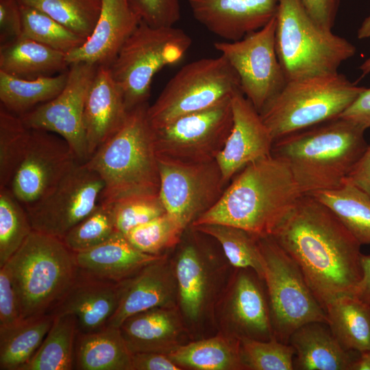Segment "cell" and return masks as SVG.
Returning <instances> with one entry per match:
<instances>
[{
  "instance_id": "1",
  "label": "cell",
  "mask_w": 370,
  "mask_h": 370,
  "mask_svg": "<svg viewBox=\"0 0 370 370\" xmlns=\"http://www.w3.org/2000/svg\"><path fill=\"white\" fill-rule=\"evenodd\" d=\"M271 236L297 263L325 310L362 276V245L325 204L303 195Z\"/></svg>"
},
{
  "instance_id": "2",
  "label": "cell",
  "mask_w": 370,
  "mask_h": 370,
  "mask_svg": "<svg viewBox=\"0 0 370 370\" xmlns=\"http://www.w3.org/2000/svg\"><path fill=\"white\" fill-rule=\"evenodd\" d=\"M303 195L288 165L270 155L242 169L191 226L221 224L271 236Z\"/></svg>"
},
{
  "instance_id": "3",
  "label": "cell",
  "mask_w": 370,
  "mask_h": 370,
  "mask_svg": "<svg viewBox=\"0 0 370 370\" xmlns=\"http://www.w3.org/2000/svg\"><path fill=\"white\" fill-rule=\"evenodd\" d=\"M365 130L337 117L283 136L271 155L289 167L304 195L341 186L368 143Z\"/></svg>"
},
{
  "instance_id": "4",
  "label": "cell",
  "mask_w": 370,
  "mask_h": 370,
  "mask_svg": "<svg viewBox=\"0 0 370 370\" xmlns=\"http://www.w3.org/2000/svg\"><path fill=\"white\" fill-rule=\"evenodd\" d=\"M145 103L130 110L123 127L86 162L104 182L99 202L158 195L160 171Z\"/></svg>"
},
{
  "instance_id": "5",
  "label": "cell",
  "mask_w": 370,
  "mask_h": 370,
  "mask_svg": "<svg viewBox=\"0 0 370 370\" xmlns=\"http://www.w3.org/2000/svg\"><path fill=\"white\" fill-rule=\"evenodd\" d=\"M5 266L22 319L49 314L78 271L75 253L62 239L34 230Z\"/></svg>"
},
{
  "instance_id": "6",
  "label": "cell",
  "mask_w": 370,
  "mask_h": 370,
  "mask_svg": "<svg viewBox=\"0 0 370 370\" xmlns=\"http://www.w3.org/2000/svg\"><path fill=\"white\" fill-rule=\"evenodd\" d=\"M275 48L287 82L338 73L356 53L347 39L310 16L301 0H278Z\"/></svg>"
},
{
  "instance_id": "7",
  "label": "cell",
  "mask_w": 370,
  "mask_h": 370,
  "mask_svg": "<svg viewBox=\"0 0 370 370\" xmlns=\"http://www.w3.org/2000/svg\"><path fill=\"white\" fill-rule=\"evenodd\" d=\"M364 88L339 73L291 80L259 113L275 141L338 117Z\"/></svg>"
},
{
  "instance_id": "8",
  "label": "cell",
  "mask_w": 370,
  "mask_h": 370,
  "mask_svg": "<svg viewBox=\"0 0 370 370\" xmlns=\"http://www.w3.org/2000/svg\"><path fill=\"white\" fill-rule=\"evenodd\" d=\"M192 44L183 29L155 27L141 21L109 66L128 111L148 103L154 75L179 63Z\"/></svg>"
},
{
  "instance_id": "9",
  "label": "cell",
  "mask_w": 370,
  "mask_h": 370,
  "mask_svg": "<svg viewBox=\"0 0 370 370\" xmlns=\"http://www.w3.org/2000/svg\"><path fill=\"white\" fill-rule=\"evenodd\" d=\"M240 91L239 77L223 56L199 59L183 66L168 82L149 106L148 119L153 128L161 127Z\"/></svg>"
},
{
  "instance_id": "10",
  "label": "cell",
  "mask_w": 370,
  "mask_h": 370,
  "mask_svg": "<svg viewBox=\"0 0 370 370\" xmlns=\"http://www.w3.org/2000/svg\"><path fill=\"white\" fill-rule=\"evenodd\" d=\"M274 336L288 344L292 333L312 321L328 323L326 313L297 263L271 236H258Z\"/></svg>"
},
{
  "instance_id": "11",
  "label": "cell",
  "mask_w": 370,
  "mask_h": 370,
  "mask_svg": "<svg viewBox=\"0 0 370 370\" xmlns=\"http://www.w3.org/2000/svg\"><path fill=\"white\" fill-rule=\"evenodd\" d=\"M232 97L152 127L158 158L184 164L215 160L232 127Z\"/></svg>"
},
{
  "instance_id": "12",
  "label": "cell",
  "mask_w": 370,
  "mask_h": 370,
  "mask_svg": "<svg viewBox=\"0 0 370 370\" xmlns=\"http://www.w3.org/2000/svg\"><path fill=\"white\" fill-rule=\"evenodd\" d=\"M275 27V16L240 40L214 44L237 73L243 94L259 112L287 82L277 55Z\"/></svg>"
},
{
  "instance_id": "13",
  "label": "cell",
  "mask_w": 370,
  "mask_h": 370,
  "mask_svg": "<svg viewBox=\"0 0 370 370\" xmlns=\"http://www.w3.org/2000/svg\"><path fill=\"white\" fill-rule=\"evenodd\" d=\"M103 188L97 173L78 163L45 197L25 208L33 230L62 239L97 208Z\"/></svg>"
},
{
  "instance_id": "14",
  "label": "cell",
  "mask_w": 370,
  "mask_h": 370,
  "mask_svg": "<svg viewBox=\"0 0 370 370\" xmlns=\"http://www.w3.org/2000/svg\"><path fill=\"white\" fill-rule=\"evenodd\" d=\"M159 197L185 230L221 198L227 184L215 160L184 164L158 159Z\"/></svg>"
},
{
  "instance_id": "15",
  "label": "cell",
  "mask_w": 370,
  "mask_h": 370,
  "mask_svg": "<svg viewBox=\"0 0 370 370\" xmlns=\"http://www.w3.org/2000/svg\"><path fill=\"white\" fill-rule=\"evenodd\" d=\"M97 67L83 62L71 64L63 90L53 99L20 115L28 128L52 132L64 138L81 163L89 158L84 111Z\"/></svg>"
},
{
  "instance_id": "16",
  "label": "cell",
  "mask_w": 370,
  "mask_h": 370,
  "mask_svg": "<svg viewBox=\"0 0 370 370\" xmlns=\"http://www.w3.org/2000/svg\"><path fill=\"white\" fill-rule=\"evenodd\" d=\"M78 163L61 136L30 129L21 159L5 188L25 208L29 207L45 197Z\"/></svg>"
},
{
  "instance_id": "17",
  "label": "cell",
  "mask_w": 370,
  "mask_h": 370,
  "mask_svg": "<svg viewBox=\"0 0 370 370\" xmlns=\"http://www.w3.org/2000/svg\"><path fill=\"white\" fill-rule=\"evenodd\" d=\"M233 123L216 161L224 182L251 162L271 155L273 138L259 112L241 91L232 97Z\"/></svg>"
},
{
  "instance_id": "18",
  "label": "cell",
  "mask_w": 370,
  "mask_h": 370,
  "mask_svg": "<svg viewBox=\"0 0 370 370\" xmlns=\"http://www.w3.org/2000/svg\"><path fill=\"white\" fill-rule=\"evenodd\" d=\"M195 20L226 41L241 39L276 14L278 0H188Z\"/></svg>"
},
{
  "instance_id": "19",
  "label": "cell",
  "mask_w": 370,
  "mask_h": 370,
  "mask_svg": "<svg viewBox=\"0 0 370 370\" xmlns=\"http://www.w3.org/2000/svg\"><path fill=\"white\" fill-rule=\"evenodd\" d=\"M140 21L130 0H101L93 31L81 47L66 54L68 64L110 66Z\"/></svg>"
},
{
  "instance_id": "20",
  "label": "cell",
  "mask_w": 370,
  "mask_h": 370,
  "mask_svg": "<svg viewBox=\"0 0 370 370\" xmlns=\"http://www.w3.org/2000/svg\"><path fill=\"white\" fill-rule=\"evenodd\" d=\"M121 294V282L94 278L78 270L75 281L49 314H73L78 332L97 331L108 325L119 306Z\"/></svg>"
},
{
  "instance_id": "21",
  "label": "cell",
  "mask_w": 370,
  "mask_h": 370,
  "mask_svg": "<svg viewBox=\"0 0 370 370\" xmlns=\"http://www.w3.org/2000/svg\"><path fill=\"white\" fill-rule=\"evenodd\" d=\"M121 284L119 304L109 326L119 328L128 317L147 310L173 308L178 297L174 269L165 256L121 281Z\"/></svg>"
},
{
  "instance_id": "22",
  "label": "cell",
  "mask_w": 370,
  "mask_h": 370,
  "mask_svg": "<svg viewBox=\"0 0 370 370\" xmlns=\"http://www.w3.org/2000/svg\"><path fill=\"white\" fill-rule=\"evenodd\" d=\"M128 112L110 67L98 66L87 93L84 111L89 158L123 127Z\"/></svg>"
},
{
  "instance_id": "23",
  "label": "cell",
  "mask_w": 370,
  "mask_h": 370,
  "mask_svg": "<svg viewBox=\"0 0 370 370\" xmlns=\"http://www.w3.org/2000/svg\"><path fill=\"white\" fill-rule=\"evenodd\" d=\"M261 279L251 269H239L234 278L227 304V315L238 338L267 341L273 331L268 297Z\"/></svg>"
},
{
  "instance_id": "24",
  "label": "cell",
  "mask_w": 370,
  "mask_h": 370,
  "mask_svg": "<svg viewBox=\"0 0 370 370\" xmlns=\"http://www.w3.org/2000/svg\"><path fill=\"white\" fill-rule=\"evenodd\" d=\"M163 256L139 251L119 232L95 247L75 253L76 265L81 273L116 282L131 278Z\"/></svg>"
},
{
  "instance_id": "25",
  "label": "cell",
  "mask_w": 370,
  "mask_h": 370,
  "mask_svg": "<svg viewBox=\"0 0 370 370\" xmlns=\"http://www.w3.org/2000/svg\"><path fill=\"white\" fill-rule=\"evenodd\" d=\"M288 344L295 350V370H351L359 354L345 349L328 324L321 321L298 328L291 335Z\"/></svg>"
},
{
  "instance_id": "26",
  "label": "cell",
  "mask_w": 370,
  "mask_h": 370,
  "mask_svg": "<svg viewBox=\"0 0 370 370\" xmlns=\"http://www.w3.org/2000/svg\"><path fill=\"white\" fill-rule=\"evenodd\" d=\"M132 354L159 352L169 354L179 345L183 332L173 308H154L135 314L119 326Z\"/></svg>"
},
{
  "instance_id": "27",
  "label": "cell",
  "mask_w": 370,
  "mask_h": 370,
  "mask_svg": "<svg viewBox=\"0 0 370 370\" xmlns=\"http://www.w3.org/2000/svg\"><path fill=\"white\" fill-rule=\"evenodd\" d=\"M66 54L20 36L1 43L0 71L23 79L51 76L68 71Z\"/></svg>"
},
{
  "instance_id": "28",
  "label": "cell",
  "mask_w": 370,
  "mask_h": 370,
  "mask_svg": "<svg viewBox=\"0 0 370 370\" xmlns=\"http://www.w3.org/2000/svg\"><path fill=\"white\" fill-rule=\"evenodd\" d=\"M74 369L132 370V353L119 328L108 325L92 332H77Z\"/></svg>"
},
{
  "instance_id": "29",
  "label": "cell",
  "mask_w": 370,
  "mask_h": 370,
  "mask_svg": "<svg viewBox=\"0 0 370 370\" xmlns=\"http://www.w3.org/2000/svg\"><path fill=\"white\" fill-rule=\"evenodd\" d=\"M328 324L347 350L370 349V305L352 295L340 296L325 308Z\"/></svg>"
},
{
  "instance_id": "30",
  "label": "cell",
  "mask_w": 370,
  "mask_h": 370,
  "mask_svg": "<svg viewBox=\"0 0 370 370\" xmlns=\"http://www.w3.org/2000/svg\"><path fill=\"white\" fill-rule=\"evenodd\" d=\"M167 355L180 367L198 370L244 369L239 339L232 334L179 345Z\"/></svg>"
},
{
  "instance_id": "31",
  "label": "cell",
  "mask_w": 370,
  "mask_h": 370,
  "mask_svg": "<svg viewBox=\"0 0 370 370\" xmlns=\"http://www.w3.org/2000/svg\"><path fill=\"white\" fill-rule=\"evenodd\" d=\"M174 272L182 312L188 319L197 321L206 304L209 278L201 253L195 245L186 244L182 247Z\"/></svg>"
},
{
  "instance_id": "32",
  "label": "cell",
  "mask_w": 370,
  "mask_h": 370,
  "mask_svg": "<svg viewBox=\"0 0 370 370\" xmlns=\"http://www.w3.org/2000/svg\"><path fill=\"white\" fill-rule=\"evenodd\" d=\"M53 321L51 314L23 319L0 328V369L20 370L32 358Z\"/></svg>"
},
{
  "instance_id": "33",
  "label": "cell",
  "mask_w": 370,
  "mask_h": 370,
  "mask_svg": "<svg viewBox=\"0 0 370 370\" xmlns=\"http://www.w3.org/2000/svg\"><path fill=\"white\" fill-rule=\"evenodd\" d=\"M67 78L68 71L34 79L19 78L0 71L1 105L20 116L56 97L64 88Z\"/></svg>"
},
{
  "instance_id": "34",
  "label": "cell",
  "mask_w": 370,
  "mask_h": 370,
  "mask_svg": "<svg viewBox=\"0 0 370 370\" xmlns=\"http://www.w3.org/2000/svg\"><path fill=\"white\" fill-rule=\"evenodd\" d=\"M328 207L362 245H370V197L347 180L338 188L309 194Z\"/></svg>"
},
{
  "instance_id": "35",
  "label": "cell",
  "mask_w": 370,
  "mask_h": 370,
  "mask_svg": "<svg viewBox=\"0 0 370 370\" xmlns=\"http://www.w3.org/2000/svg\"><path fill=\"white\" fill-rule=\"evenodd\" d=\"M53 317L52 325L40 347L20 370L74 369L77 319L71 314Z\"/></svg>"
},
{
  "instance_id": "36",
  "label": "cell",
  "mask_w": 370,
  "mask_h": 370,
  "mask_svg": "<svg viewBox=\"0 0 370 370\" xmlns=\"http://www.w3.org/2000/svg\"><path fill=\"white\" fill-rule=\"evenodd\" d=\"M193 228L218 241L233 267L251 269L263 280V259L257 236L238 227L221 224H204Z\"/></svg>"
},
{
  "instance_id": "37",
  "label": "cell",
  "mask_w": 370,
  "mask_h": 370,
  "mask_svg": "<svg viewBox=\"0 0 370 370\" xmlns=\"http://www.w3.org/2000/svg\"><path fill=\"white\" fill-rule=\"evenodd\" d=\"M49 16L87 39L96 25L101 0H17Z\"/></svg>"
},
{
  "instance_id": "38",
  "label": "cell",
  "mask_w": 370,
  "mask_h": 370,
  "mask_svg": "<svg viewBox=\"0 0 370 370\" xmlns=\"http://www.w3.org/2000/svg\"><path fill=\"white\" fill-rule=\"evenodd\" d=\"M21 36L65 54L81 47L86 40L40 11L24 5H21Z\"/></svg>"
},
{
  "instance_id": "39",
  "label": "cell",
  "mask_w": 370,
  "mask_h": 370,
  "mask_svg": "<svg viewBox=\"0 0 370 370\" xmlns=\"http://www.w3.org/2000/svg\"><path fill=\"white\" fill-rule=\"evenodd\" d=\"M33 231L24 206L5 188H0V267Z\"/></svg>"
},
{
  "instance_id": "40",
  "label": "cell",
  "mask_w": 370,
  "mask_h": 370,
  "mask_svg": "<svg viewBox=\"0 0 370 370\" xmlns=\"http://www.w3.org/2000/svg\"><path fill=\"white\" fill-rule=\"evenodd\" d=\"M30 129L21 116L0 106V188H7L25 148Z\"/></svg>"
},
{
  "instance_id": "41",
  "label": "cell",
  "mask_w": 370,
  "mask_h": 370,
  "mask_svg": "<svg viewBox=\"0 0 370 370\" xmlns=\"http://www.w3.org/2000/svg\"><path fill=\"white\" fill-rule=\"evenodd\" d=\"M113 204L99 202L97 208L62 238L74 253L84 251L106 241L115 234Z\"/></svg>"
},
{
  "instance_id": "42",
  "label": "cell",
  "mask_w": 370,
  "mask_h": 370,
  "mask_svg": "<svg viewBox=\"0 0 370 370\" xmlns=\"http://www.w3.org/2000/svg\"><path fill=\"white\" fill-rule=\"evenodd\" d=\"M185 229L165 212L132 229L125 234L130 243L139 251L154 256L179 243Z\"/></svg>"
},
{
  "instance_id": "43",
  "label": "cell",
  "mask_w": 370,
  "mask_h": 370,
  "mask_svg": "<svg viewBox=\"0 0 370 370\" xmlns=\"http://www.w3.org/2000/svg\"><path fill=\"white\" fill-rule=\"evenodd\" d=\"M239 339L240 356L244 369L293 370L294 348L275 336L267 341L247 337Z\"/></svg>"
},
{
  "instance_id": "44",
  "label": "cell",
  "mask_w": 370,
  "mask_h": 370,
  "mask_svg": "<svg viewBox=\"0 0 370 370\" xmlns=\"http://www.w3.org/2000/svg\"><path fill=\"white\" fill-rule=\"evenodd\" d=\"M112 204L116 230L124 235L166 212L159 195L128 197Z\"/></svg>"
},
{
  "instance_id": "45",
  "label": "cell",
  "mask_w": 370,
  "mask_h": 370,
  "mask_svg": "<svg viewBox=\"0 0 370 370\" xmlns=\"http://www.w3.org/2000/svg\"><path fill=\"white\" fill-rule=\"evenodd\" d=\"M141 21L155 27H172L181 18L180 0H130Z\"/></svg>"
},
{
  "instance_id": "46",
  "label": "cell",
  "mask_w": 370,
  "mask_h": 370,
  "mask_svg": "<svg viewBox=\"0 0 370 370\" xmlns=\"http://www.w3.org/2000/svg\"><path fill=\"white\" fill-rule=\"evenodd\" d=\"M22 320L10 275L4 265L0 267V328L13 326Z\"/></svg>"
},
{
  "instance_id": "47",
  "label": "cell",
  "mask_w": 370,
  "mask_h": 370,
  "mask_svg": "<svg viewBox=\"0 0 370 370\" xmlns=\"http://www.w3.org/2000/svg\"><path fill=\"white\" fill-rule=\"evenodd\" d=\"M22 34L21 5L17 0H0V42L3 43Z\"/></svg>"
},
{
  "instance_id": "48",
  "label": "cell",
  "mask_w": 370,
  "mask_h": 370,
  "mask_svg": "<svg viewBox=\"0 0 370 370\" xmlns=\"http://www.w3.org/2000/svg\"><path fill=\"white\" fill-rule=\"evenodd\" d=\"M301 1L316 23L327 29H332L339 6V0Z\"/></svg>"
},
{
  "instance_id": "49",
  "label": "cell",
  "mask_w": 370,
  "mask_h": 370,
  "mask_svg": "<svg viewBox=\"0 0 370 370\" xmlns=\"http://www.w3.org/2000/svg\"><path fill=\"white\" fill-rule=\"evenodd\" d=\"M132 370H180L166 354L137 352L132 354Z\"/></svg>"
},
{
  "instance_id": "50",
  "label": "cell",
  "mask_w": 370,
  "mask_h": 370,
  "mask_svg": "<svg viewBox=\"0 0 370 370\" xmlns=\"http://www.w3.org/2000/svg\"><path fill=\"white\" fill-rule=\"evenodd\" d=\"M338 117L352 121L365 130L370 128V88H365Z\"/></svg>"
},
{
  "instance_id": "51",
  "label": "cell",
  "mask_w": 370,
  "mask_h": 370,
  "mask_svg": "<svg viewBox=\"0 0 370 370\" xmlns=\"http://www.w3.org/2000/svg\"><path fill=\"white\" fill-rule=\"evenodd\" d=\"M347 180L360 188L370 197V142Z\"/></svg>"
},
{
  "instance_id": "52",
  "label": "cell",
  "mask_w": 370,
  "mask_h": 370,
  "mask_svg": "<svg viewBox=\"0 0 370 370\" xmlns=\"http://www.w3.org/2000/svg\"><path fill=\"white\" fill-rule=\"evenodd\" d=\"M362 276L351 295L370 305V255L362 254Z\"/></svg>"
},
{
  "instance_id": "53",
  "label": "cell",
  "mask_w": 370,
  "mask_h": 370,
  "mask_svg": "<svg viewBox=\"0 0 370 370\" xmlns=\"http://www.w3.org/2000/svg\"><path fill=\"white\" fill-rule=\"evenodd\" d=\"M351 370H370V349L358 354L352 365Z\"/></svg>"
},
{
  "instance_id": "54",
  "label": "cell",
  "mask_w": 370,
  "mask_h": 370,
  "mask_svg": "<svg viewBox=\"0 0 370 370\" xmlns=\"http://www.w3.org/2000/svg\"><path fill=\"white\" fill-rule=\"evenodd\" d=\"M358 39L370 38V14L362 22L357 32Z\"/></svg>"
},
{
  "instance_id": "55",
  "label": "cell",
  "mask_w": 370,
  "mask_h": 370,
  "mask_svg": "<svg viewBox=\"0 0 370 370\" xmlns=\"http://www.w3.org/2000/svg\"><path fill=\"white\" fill-rule=\"evenodd\" d=\"M359 69L362 75H366L370 73V57L362 62Z\"/></svg>"
}]
</instances>
